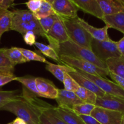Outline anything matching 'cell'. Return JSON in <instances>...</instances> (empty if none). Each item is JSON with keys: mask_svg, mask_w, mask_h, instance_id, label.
Wrapping results in <instances>:
<instances>
[{"mask_svg": "<svg viewBox=\"0 0 124 124\" xmlns=\"http://www.w3.org/2000/svg\"><path fill=\"white\" fill-rule=\"evenodd\" d=\"M33 96L25 88H23L19 98L10 102L0 110L14 114L27 124H39V117L41 112L34 103Z\"/></svg>", "mask_w": 124, "mask_h": 124, "instance_id": "1", "label": "cell"}, {"mask_svg": "<svg viewBox=\"0 0 124 124\" xmlns=\"http://www.w3.org/2000/svg\"><path fill=\"white\" fill-rule=\"evenodd\" d=\"M59 54L87 61L104 69H107L105 62L102 61L91 50L78 46L70 40L61 44L55 49ZM108 70V69H107Z\"/></svg>", "mask_w": 124, "mask_h": 124, "instance_id": "2", "label": "cell"}, {"mask_svg": "<svg viewBox=\"0 0 124 124\" xmlns=\"http://www.w3.org/2000/svg\"><path fill=\"white\" fill-rule=\"evenodd\" d=\"M78 18V16L73 19L62 18L69 39L78 46L91 50L93 38L79 24Z\"/></svg>", "mask_w": 124, "mask_h": 124, "instance_id": "3", "label": "cell"}, {"mask_svg": "<svg viewBox=\"0 0 124 124\" xmlns=\"http://www.w3.org/2000/svg\"><path fill=\"white\" fill-rule=\"evenodd\" d=\"M59 57L62 64L79 70L86 73L104 78L108 76L109 74V71L107 69H102L87 61L63 54H59Z\"/></svg>", "mask_w": 124, "mask_h": 124, "instance_id": "4", "label": "cell"}, {"mask_svg": "<svg viewBox=\"0 0 124 124\" xmlns=\"http://www.w3.org/2000/svg\"><path fill=\"white\" fill-rule=\"evenodd\" d=\"M91 50L100 60L105 62L110 58L121 56L117 48L116 41H98L93 39L91 44Z\"/></svg>", "mask_w": 124, "mask_h": 124, "instance_id": "5", "label": "cell"}, {"mask_svg": "<svg viewBox=\"0 0 124 124\" xmlns=\"http://www.w3.org/2000/svg\"><path fill=\"white\" fill-rule=\"evenodd\" d=\"M79 73L93 81L105 93L115 96L124 99V90L115 82L110 81L106 78L90 75L78 69H75Z\"/></svg>", "mask_w": 124, "mask_h": 124, "instance_id": "6", "label": "cell"}, {"mask_svg": "<svg viewBox=\"0 0 124 124\" xmlns=\"http://www.w3.org/2000/svg\"><path fill=\"white\" fill-rule=\"evenodd\" d=\"M45 38L48 40L50 46L54 50L59 44L70 40L62 17L59 16L58 19L46 34Z\"/></svg>", "mask_w": 124, "mask_h": 124, "instance_id": "7", "label": "cell"}, {"mask_svg": "<svg viewBox=\"0 0 124 124\" xmlns=\"http://www.w3.org/2000/svg\"><path fill=\"white\" fill-rule=\"evenodd\" d=\"M90 116L101 124H121L123 113L96 106Z\"/></svg>", "mask_w": 124, "mask_h": 124, "instance_id": "8", "label": "cell"}, {"mask_svg": "<svg viewBox=\"0 0 124 124\" xmlns=\"http://www.w3.org/2000/svg\"><path fill=\"white\" fill-rule=\"evenodd\" d=\"M52 7L56 14L66 19H73L78 16L79 9L71 0H54Z\"/></svg>", "mask_w": 124, "mask_h": 124, "instance_id": "9", "label": "cell"}, {"mask_svg": "<svg viewBox=\"0 0 124 124\" xmlns=\"http://www.w3.org/2000/svg\"><path fill=\"white\" fill-rule=\"evenodd\" d=\"M56 101L59 107L72 110L75 106L82 104L84 102L79 99L75 92L66 90L58 89Z\"/></svg>", "mask_w": 124, "mask_h": 124, "instance_id": "10", "label": "cell"}, {"mask_svg": "<svg viewBox=\"0 0 124 124\" xmlns=\"http://www.w3.org/2000/svg\"><path fill=\"white\" fill-rule=\"evenodd\" d=\"M95 105L108 110L124 112V99L107 93L102 97H97Z\"/></svg>", "mask_w": 124, "mask_h": 124, "instance_id": "11", "label": "cell"}, {"mask_svg": "<svg viewBox=\"0 0 124 124\" xmlns=\"http://www.w3.org/2000/svg\"><path fill=\"white\" fill-rule=\"evenodd\" d=\"M77 7L84 13L102 19L104 16L96 0H71Z\"/></svg>", "mask_w": 124, "mask_h": 124, "instance_id": "12", "label": "cell"}, {"mask_svg": "<svg viewBox=\"0 0 124 124\" xmlns=\"http://www.w3.org/2000/svg\"><path fill=\"white\" fill-rule=\"evenodd\" d=\"M36 85L42 98L55 99L58 95V88L53 82L41 77L36 78Z\"/></svg>", "mask_w": 124, "mask_h": 124, "instance_id": "13", "label": "cell"}, {"mask_svg": "<svg viewBox=\"0 0 124 124\" xmlns=\"http://www.w3.org/2000/svg\"><path fill=\"white\" fill-rule=\"evenodd\" d=\"M11 30L18 31L23 35L27 31H32L35 35L46 37V34L40 25L39 20L36 18L27 23L12 24Z\"/></svg>", "mask_w": 124, "mask_h": 124, "instance_id": "14", "label": "cell"}, {"mask_svg": "<svg viewBox=\"0 0 124 124\" xmlns=\"http://www.w3.org/2000/svg\"><path fill=\"white\" fill-rule=\"evenodd\" d=\"M68 73L75 80V81L77 82L79 87H83L88 90H90L91 92L95 93L97 96L98 97H102L105 94V92H103L93 81H92L87 78L81 75L77 71H76L75 69L74 71H70Z\"/></svg>", "mask_w": 124, "mask_h": 124, "instance_id": "15", "label": "cell"}, {"mask_svg": "<svg viewBox=\"0 0 124 124\" xmlns=\"http://www.w3.org/2000/svg\"><path fill=\"white\" fill-rule=\"evenodd\" d=\"M78 20L79 24L87 30L94 39L98 41H109L111 39L108 34V29L109 28L107 25L102 28H96L91 25L79 17L78 18Z\"/></svg>", "mask_w": 124, "mask_h": 124, "instance_id": "16", "label": "cell"}, {"mask_svg": "<svg viewBox=\"0 0 124 124\" xmlns=\"http://www.w3.org/2000/svg\"><path fill=\"white\" fill-rule=\"evenodd\" d=\"M104 16L124 13V5L116 0H96Z\"/></svg>", "mask_w": 124, "mask_h": 124, "instance_id": "17", "label": "cell"}, {"mask_svg": "<svg viewBox=\"0 0 124 124\" xmlns=\"http://www.w3.org/2000/svg\"><path fill=\"white\" fill-rule=\"evenodd\" d=\"M57 115L67 124H85L79 115L72 110L55 107Z\"/></svg>", "mask_w": 124, "mask_h": 124, "instance_id": "18", "label": "cell"}, {"mask_svg": "<svg viewBox=\"0 0 124 124\" xmlns=\"http://www.w3.org/2000/svg\"><path fill=\"white\" fill-rule=\"evenodd\" d=\"M101 20L108 28L116 29L124 34V13L104 16Z\"/></svg>", "mask_w": 124, "mask_h": 124, "instance_id": "19", "label": "cell"}, {"mask_svg": "<svg viewBox=\"0 0 124 124\" xmlns=\"http://www.w3.org/2000/svg\"><path fill=\"white\" fill-rule=\"evenodd\" d=\"M105 62L109 72L124 79V58L120 56L110 58Z\"/></svg>", "mask_w": 124, "mask_h": 124, "instance_id": "20", "label": "cell"}, {"mask_svg": "<svg viewBox=\"0 0 124 124\" xmlns=\"http://www.w3.org/2000/svg\"><path fill=\"white\" fill-rule=\"evenodd\" d=\"M13 16V11L0 8V41L5 32L11 30Z\"/></svg>", "mask_w": 124, "mask_h": 124, "instance_id": "21", "label": "cell"}, {"mask_svg": "<svg viewBox=\"0 0 124 124\" xmlns=\"http://www.w3.org/2000/svg\"><path fill=\"white\" fill-rule=\"evenodd\" d=\"M46 69L49 72H50L56 78L62 82H63L64 74L65 73H69L70 71L75 70V69L67 65H64V64L58 65V64H52L51 62L46 64Z\"/></svg>", "mask_w": 124, "mask_h": 124, "instance_id": "22", "label": "cell"}, {"mask_svg": "<svg viewBox=\"0 0 124 124\" xmlns=\"http://www.w3.org/2000/svg\"><path fill=\"white\" fill-rule=\"evenodd\" d=\"M36 78L30 75L21 77L16 76V81L22 84L24 86V88H25L30 94L37 98H42L36 87Z\"/></svg>", "mask_w": 124, "mask_h": 124, "instance_id": "23", "label": "cell"}, {"mask_svg": "<svg viewBox=\"0 0 124 124\" xmlns=\"http://www.w3.org/2000/svg\"><path fill=\"white\" fill-rule=\"evenodd\" d=\"M4 53L6 57L14 65L24 64L27 62L18 47H12L9 48H4Z\"/></svg>", "mask_w": 124, "mask_h": 124, "instance_id": "24", "label": "cell"}, {"mask_svg": "<svg viewBox=\"0 0 124 124\" xmlns=\"http://www.w3.org/2000/svg\"><path fill=\"white\" fill-rule=\"evenodd\" d=\"M13 13L12 24L27 23L36 18L32 12L27 10H15Z\"/></svg>", "mask_w": 124, "mask_h": 124, "instance_id": "25", "label": "cell"}, {"mask_svg": "<svg viewBox=\"0 0 124 124\" xmlns=\"http://www.w3.org/2000/svg\"><path fill=\"white\" fill-rule=\"evenodd\" d=\"M35 46L44 56L53 59V60L58 61L59 64H62L59 59V55L57 52L50 45H46L41 43V42H36L35 43Z\"/></svg>", "mask_w": 124, "mask_h": 124, "instance_id": "26", "label": "cell"}, {"mask_svg": "<svg viewBox=\"0 0 124 124\" xmlns=\"http://www.w3.org/2000/svg\"><path fill=\"white\" fill-rule=\"evenodd\" d=\"M76 95L84 102L95 105L97 99V95L90 90L79 87L78 90L75 92Z\"/></svg>", "mask_w": 124, "mask_h": 124, "instance_id": "27", "label": "cell"}, {"mask_svg": "<svg viewBox=\"0 0 124 124\" xmlns=\"http://www.w3.org/2000/svg\"><path fill=\"white\" fill-rule=\"evenodd\" d=\"M55 14L56 13L52 7V5L45 0H42L40 8L37 12L33 13L36 19L38 20Z\"/></svg>", "mask_w": 124, "mask_h": 124, "instance_id": "28", "label": "cell"}, {"mask_svg": "<svg viewBox=\"0 0 124 124\" xmlns=\"http://www.w3.org/2000/svg\"><path fill=\"white\" fill-rule=\"evenodd\" d=\"M19 90L10 91H0V110L10 102L20 96Z\"/></svg>", "mask_w": 124, "mask_h": 124, "instance_id": "29", "label": "cell"}, {"mask_svg": "<svg viewBox=\"0 0 124 124\" xmlns=\"http://www.w3.org/2000/svg\"><path fill=\"white\" fill-rule=\"evenodd\" d=\"M13 65L4 53V48H0V73H13Z\"/></svg>", "mask_w": 124, "mask_h": 124, "instance_id": "30", "label": "cell"}, {"mask_svg": "<svg viewBox=\"0 0 124 124\" xmlns=\"http://www.w3.org/2000/svg\"><path fill=\"white\" fill-rule=\"evenodd\" d=\"M18 48L21 51L23 56L25 57L27 62L34 61H38L40 62L45 63L46 64H48L50 63L48 61L46 60V58L42 57V56L39 55L38 53H35V52H33L30 50L25 49L24 48H20V47H18Z\"/></svg>", "mask_w": 124, "mask_h": 124, "instance_id": "31", "label": "cell"}, {"mask_svg": "<svg viewBox=\"0 0 124 124\" xmlns=\"http://www.w3.org/2000/svg\"><path fill=\"white\" fill-rule=\"evenodd\" d=\"M96 107L95 105L84 102L79 105H76L73 108L72 110L78 115H90L92 111Z\"/></svg>", "mask_w": 124, "mask_h": 124, "instance_id": "32", "label": "cell"}, {"mask_svg": "<svg viewBox=\"0 0 124 124\" xmlns=\"http://www.w3.org/2000/svg\"><path fill=\"white\" fill-rule=\"evenodd\" d=\"M58 18H59V16L58 15L55 14L53 15L47 16L46 18L39 19L40 25H41L42 29H43L46 35L48 33V31H49L50 29H51V27L53 26L56 21L58 19Z\"/></svg>", "mask_w": 124, "mask_h": 124, "instance_id": "33", "label": "cell"}, {"mask_svg": "<svg viewBox=\"0 0 124 124\" xmlns=\"http://www.w3.org/2000/svg\"><path fill=\"white\" fill-rule=\"evenodd\" d=\"M62 83L64 84V89L67 91H70V92H75V93L79 87V85L78 84L77 82L68 73H65L64 74Z\"/></svg>", "mask_w": 124, "mask_h": 124, "instance_id": "34", "label": "cell"}, {"mask_svg": "<svg viewBox=\"0 0 124 124\" xmlns=\"http://www.w3.org/2000/svg\"><path fill=\"white\" fill-rule=\"evenodd\" d=\"M16 76L14 73H0V87L13 81H16Z\"/></svg>", "mask_w": 124, "mask_h": 124, "instance_id": "35", "label": "cell"}, {"mask_svg": "<svg viewBox=\"0 0 124 124\" xmlns=\"http://www.w3.org/2000/svg\"><path fill=\"white\" fill-rule=\"evenodd\" d=\"M42 1V0H29L25 4L29 8V11L34 13L37 12L40 8Z\"/></svg>", "mask_w": 124, "mask_h": 124, "instance_id": "36", "label": "cell"}, {"mask_svg": "<svg viewBox=\"0 0 124 124\" xmlns=\"http://www.w3.org/2000/svg\"><path fill=\"white\" fill-rule=\"evenodd\" d=\"M23 39L26 44L29 46L35 45L36 42V35L32 31H27L23 35Z\"/></svg>", "mask_w": 124, "mask_h": 124, "instance_id": "37", "label": "cell"}, {"mask_svg": "<svg viewBox=\"0 0 124 124\" xmlns=\"http://www.w3.org/2000/svg\"><path fill=\"white\" fill-rule=\"evenodd\" d=\"M108 75L111 77V78L112 79L113 81L115 83L117 84L121 88H122L124 90V78H122L121 77H119V76H117V75H115V74L112 73L111 72H109Z\"/></svg>", "mask_w": 124, "mask_h": 124, "instance_id": "38", "label": "cell"}, {"mask_svg": "<svg viewBox=\"0 0 124 124\" xmlns=\"http://www.w3.org/2000/svg\"><path fill=\"white\" fill-rule=\"evenodd\" d=\"M79 116L85 124H101L95 118L90 115H80Z\"/></svg>", "mask_w": 124, "mask_h": 124, "instance_id": "39", "label": "cell"}, {"mask_svg": "<svg viewBox=\"0 0 124 124\" xmlns=\"http://www.w3.org/2000/svg\"><path fill=\"white\" fill-rule=\"evenodd\" d=\"M116 44L119 52L121 53V56L124 58V35L119 41L116 42Z\"/></svg>", "mask_w": 124, "mask_h": 124, "instance_id": "40", "label": "cell"}, {"mask_svg": "<svg viewBox=\"0 0 124 124\" xmlns=\"http://www.w3.org/2000/svg\"><path fill=\"white\" fill-rule=\"evenodd\" d=\"M13 0H2L0 8L2 9H8L13 4Z\"/></svg>", "mask_w": 124, "mask_h": 124, "instance_id": "41", "label": "cell"}, {"mask_svg": "<svg viewBox=\"0 0 124 124\" xmlns=\"http://www.w3.org/2000/svg\"><path fill=\"white\" fill-rule=\"evenodd\" d=\"M39 124H52L42 113L39 117Z\"/></svg>", "mask_w": 124, "mask_h": 124, "instance_id": "42", "label": "cell"}, {"mask_svg": "<svg viewBox=\"0 0 124 124\" xmlns=\"http://www.w3.org/2000/svg\"><path fill=\"white\" fill-rule=\"evenodd\" d=\"M13 124H27L24 120H23L22 119L19 118V117H16L14 121L12 122Z\"/></svg>", "mask_w": 124, "mask_h": 124, "instance_id": "43", "label": "cell"}, {"mask_svg": "<svg viewBox=\"0 0 124 124\" xmlns=\"http://www.w3.org/2000/svg\"><path fill=\"white\" fill-rule=\"evenodd\" d=\"M45 1H47V2H48L49 3H50L51 4H52V3H53V2L54 1V0H45Z\"/></svg>", "mask_w": 124, "mask_h": 124, "instance_id": "44", "label": "cell"}, {"mask_svg": "<svg viewBox=\"0 0 124 124\" xmlns=\"http://www.w3.org/2000/svg\"><path fill=\"white\" fill-rule=\"evenodd\" d=\"M116 1H117L118 2H121V4H122L124 5V0H116Z\"/></svg>", "mask_w": 124, "mask_h": 124, "instance_id": "45", "label": "cell"}, {"mask_svg": "<svg viewBox=\"0 0 124 124\" xmlns=\"http://www.w3.org/2000/svg\"><path fill=\"white\" fill-rule=\"evenodd\" d=\"M121 124H124V112L123 113V116H122V123H121Z\"/></svg>", "mask_w": 124, "mask_h": 124, "instance_id": "46", "label": "cell"}, {"mask_svg": "<svg viewBox=\"0 0 124 124\" xmlns=\"http://www.w3.org/2000/svg\"><path fill=\"white\" fill-rule=\"evenodd\" d=\"M2 0H0V6H1V3H2Z\"/></svg>", "mask_w": 124, "mask_h": 124, "instance_id": "47", "label": "cell"}, {"mask_svg": "<svg viewBox=\"0 0 124 124\" xmlns=\"http://www.w3.org/2000/svg\"><path fill=\"white\" fill-rule=\"evenodd\" d=\"M12 124V122H10V123H8V124Z\"/></svg>", "mask_w": 124, "mask_h": 124, "instance_id": "48", "label": "cell"}, {"mask_svg": "<svg viewBox=\"0 0 124 124\" xmlns=\"http://www.w3.org/2000/svg\"><path fill=\"white\" fill-rule=\"evenodd\" d=\"M15 1V0H13V1Z\"/></svg>", "mask_w": 124, "mask_h": 124, "instance_id": "49", "label": "cell"}]
</instances>
